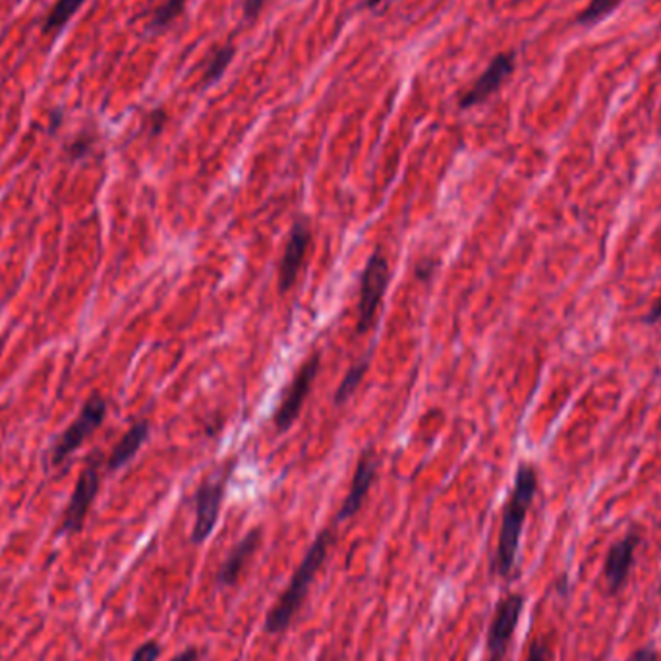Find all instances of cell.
Returning a JSON list of instances; mask_svg holds the SVG:
<instances>
[{
  "label": "cell",
  "instance_id": "cell-1",
  "mask_svg": "<svg viewBox=\"0 0 661 661\" xmlns=\"http://www.w3.org/2000/svg\"><path fill=\"white\" fill-rule=\"evenodd\" d=\"M536 493H538V472L528 462H521V466L516 470L515 485L508 493L507 503L501 515L497 552L493 557V570L497 577L511 578L515 573L524 523Z\"/></svg>",
  "mask_w": 661,
  "mask_h": 661
},
{
  "label": "cell",
  "instance_id": "cell-2",
  "mask_svg": "<svg viewBox=\"0 0 661 661\" xmlns=\"http://www.w3.org/2000/svg\"><path fill=\"white\" fill-rule=\"evenodd\" d=\"M333 538H335L333 528H325L312 542V546H309L308 552L304 555L298 569L294 570L291 583L283 590V594L279 596L277 604L271 608L270 613L265 617L263 629L271 637L283 634L293 625L294 617L301 611L304 600L308 596L309 586L316 580L319 570L324 567Z\"/></svg>",
  "mask_w": 661,
  "mask_h": 661
},
{
  "label": "cell",
  "instance_id": "cell-3",
  "mask_svg": "<svg viewBox=\"0 0 661 661\" xmlns=\"http://www.w3.org/2000/svg\"><path fill=\"white\" fill-rule=\"evenodd\" d=\"M234 466H237V461L223 464L213 474L203 478L200 487L196 490V495H193V516L196 518H193L192 526V544L196 546L208 542L209 536L216 531Z\"/></svg>",
  "mask_w": 661,
  "mask_h": 661
},
{
  "label": "cell",
  "instance_id": "cell-4",
  "mask_svg": "<svg viewBox=\"0 0 661 661\" xmlns=\"http://www.w3.org/2000/svg\"><path fill=\"white\" fill-rule=\"evenodd\" d=\"M391 281L389 262L379 250L369 255L366 267L361 271L358 309H356V330L364 335L376 324L377 309L381 306L385 291Z\"/></svg>",
  "mask_w": 661,
  "mask_h": 661
},
{
  "label": "cell",
  "instance_id": "cell-5",
  "mask_svg": "<svg viewBox=\"0 0 661 661\" xmlns=\"http://www.w3.org/2000/svg\"><path fill=\"white\" fill-rule=\"evenodd\" d=\"M319 366H322V354L314 350L306 360L302 361L301 368L296 369L293 381L286 385L283 399L279 402L275 416H273V423L281 433L291 430L293 423L298 420L302 407L308 399L309 391H312L314 381H316Z\"/></svg>",
  "mask_w": 661,
  "mask_h": 661
},
{
  "label": "cell",
  "instance_id": "cell-6",
  "mask_svg": "<svg viewBox=\"0 0 661 661\" xmlns=\"http://www.w3.org/2000/svg\"><path fill=\"white\" fill-rule=\"evenodd\" d=\"M107 400L103 399L101 395H93L85 400L84 408L80 410L76 420L70 423L69 430L64 431L54 443L53 453H51L54 466H62L80 447L84 445L87 439L92 438L95 431L99 430L101 423L107 416Z\"/></svg>",
  "mask_w": 661,
  "mask_h": 661
},
{
  "label": "cell",
  "instance_id": "cell-7",
  "mask_svg": "<svg viewBox=\"0 0 661 661\" xmlns=\"http://www.w3.org/2000/svg\"><path fill=\"white\" fill-rule=\"evenodd\" d=\"M524 609L523 594H507L501 598L495 613H493L492 625L487 631L485 640V654L487 661H503L507 655L511 640L515 637L516 627L521 621Z\"/></svg>",
  "mask_w": 661,
  "mask_h": 661
},
{
  "label": "cell",
  "instance_id": "cell-8",
  "mask_svg": "<svg viewBox=\"0 0 661 661\" xmlns=\"http://www.w3.org/2000/svg\"><path fill=\"white\" fill-rule=\"evenodd\" d=\"M99 487L101 476L97 462H90L77 478L76 487L72 492L69 505L62 513L61 526H59L61 536H72L84 528L85 518L92 508L93 501L99 493Z\"/></svg>",
  "mask_w": 661,
  "mask_h": 661
},
{
  "label": "cell",
  "instance_id": "cell-9",
  "mask_svg": "<svg viewBox=\"0 0 661 661\" xmlns=\"http://www.w3.org/2000/svg\"><path fill=\"white\" fill-rule=\"evenodd\" d=\"M309 242H312V224L308 219H298L294 223L293 231L288 232L283 258L279 263V291L281 294L288 293L296 283L302 263L308 254Z\"/></svg>",
  "mask_w": 661,
  "mask_h": 661
},
{
  "label": "cell",
  "instance_id": "cell-10",
  "mask_svg": "<svg viewBox=\"0 0 661 661\" xmlns=\"http://www.w3.org/2000/svg\"><path fill=\"white\" fill-rule=\"evenodd\" d=\"M640 542H642L640 531H631L609 549L604 563V586L609 594L619 592L627 583Z\"/></svg>",
  "mask_w": 661,
  "mask_h": 661
},
{
  "label": "cell",
  "instance_id": "cell-11",
  "mask_svg": "<svg viewBox=\"0 0 661 661\" xmlns=\"http://www.w3.org/2000/svg\"><path fill=\"white\" fill-rule=\"evenodd\" d=\"M377 464H379V459H377L374 449L361 451L360 459L356 462L348 495L338 508L337 521H348V518L358 515V511L364 505V501L368 497L369 490L374 485V480H376Z\"/></svg>",
  "mask_w": 661,
  "mask_h": 661
},
{
  "label": "cell",
  "instance_id": "cell-12",
  "mask_svg": "<svg viewBox=\"0 0 661 661\" xmlns=\"http://www.w3.org/2000/svg\"><path fill=\"white\" fill-rule=\"evenodd\" d=\"M513 70H515V53L497 54L490 62V66L485 69L484 74L478 77L469 92L462 95L461 108L476 107L485 99H490L493 93L505 84V80L513 74Z\"/></svg>",
  "mask_w": 661,
  "mask_h": 661
},
{
  "label": "cell",
  "instance_id": "cell-13",
  "mask_svg": "<svg viewBox=\"0 0 661 661\" xmlns=\"http://www.w3.org/2000/svg\"><path fill=\"white\" fill-rule=\"evenodd\" d=\"M262 528H252L237 546L232 547L231 554L227 555L223 565L217 570V586L232 588V586L239 585L248 563L254 557L258 547L262 546Z\"/></svg>",
  "mask_w": 661,
  "mask_h": 661
},
{
  "label": "cell",
  "instance_id": "cell-14",
  "mask_svg": "<svg viewBox=\"0 0 661 661\" xmlns=\"http://www.w3.org/2000/svg\"><path fill=\"white\" fill-rule=\"evenodd\" d=\"M149 431H151L149 423H134L130 430L124 433L123 439L116 443L113 453L108 454V472H116V470L123 469L124 464H128L138 454L144 443H146L147 438H149Z\"/></svg>",
  "mask_w": 661,
  "mask_h": 661
},
{
  "label": "cell",
  "instance_id": "cell-15",
  "mask_svg": "<svg viewBox=\"0 0 661 661\" xmlns=\"http://www.w3.org/2000/svg\"><path fill=\"white\" fill-rule=\"evenodd\" d=\"M85 0H56L53 10L46 15L45 23H43V33L45 35H54L64 30V25L74 18L77 10L84 7Z\"/></svg>",
  "mask_w": 661,
  "mask_h": 661
},
{
  "label": "cell",
  "instance_id": "cell-16",
  "mask_svg": "<svg viewBox=\"0 0 661 661\" xmlns=\"http://www.w3.org/2000/svg\"><path fill=\"white\" fill-rule=\"evenodd\" d=\"M368 368L369 361L360 360L356 361L353 368L346 371V376L343 377V381H340L337 392H335V405H337V407L345 405L346 400L353 399V395L358 391V387H360L361 381H364V376H366Z\"/></svg>",
  "mask_w": 661,
  "mask_h": 661
},
{
  "label": "cell",
  "instance_id": "cell-17",
  "mask_svg": "<svg viewBox=\"0 0 661 661\" xmlns=\"http://www.w3.org/2000/svg\"><path fill=\"white\" fill-rule=\"evenodd\" d=\"M623 0H590L585 10H580L577 15L578 25L590 28L594 23L606 20L613 10H616Z\"/></svg>",
  "mask_w": 661,
  "mask_h": 661
},
{
  "label": "cell",
  "instance_id": "cell-18",
  "mask_svg": "<svg viewBox=\"0 0 661 661\" xmlns=\"http://www.w3.org/2000/svg\"><path fill=\"white\" fill-rule=\"evenodd\" d=\"M232 56H234V46L231 45H223L209 56L208 69L203 74L206 84H216L217 80L223 76L224 70L229 69V64H231Z\"/></svg>",
  "mask_w": 661,
  "mask_h": 661
},
{
  "label": "cell",
  "instance_id": "cell-19",
  "mask_svg": "<svg viewBox=\"0 0 661 661\" xmlns=\"http://www.w3.org/2000/svg\"><path fill=\"white\" fill-rule=\"evenodd\" d=\"M188 0H165L161 7L155 10L154 20H151V28H167L170 22H175L180 12L185 10Z\"/></svg>",
  "mask_w": 661,
  "mask_h": 661
},
{
  "label": "cell",
  "instance_id": "cell-20",
  "mask_svg": "<svg viewBox=\"0 0 661 661\" xmlns=\"http://www.w3.org/2000/svg\"><path fill=\"white\" fill-rule=\"evenodd\" d=\"M159 658H161V644L155 642V640H149V642H144L141 647L136 648L130 661H157Z\"/></svg>",
  "mask_w": 661,
  "mask_h": 661
},
{
  "label": "cell",
  "instance_id": "cell-21",
  "mask_svg": "<svg viewBox=\"0 0 661 661\" xmlns=\"http://www.w3.org/2000/svg\"><path fill=\"white\" fill-rule=\"evenodd\" d=\"M547 658H549V650H547L546 642L544 640H534L531 648H528L526 661H547Z\"/></svg>",
  "mask_w": 661,
  "mask_h": 661
},
{
  "label": "cell",
  "instance_id": "cell-22",
  "mask_svg": "<svg viewBox=\"0 0 661 661\" xmlns=\"http://www.w3.org/2000/svg\"><path fill=\"white\" fill-rule=\"evenodd\" d=\"M629 661H658V652L652 647L640 648Z\"/></svg>",
  "mask_w": 661,
  "mask_h": 661
},
{
  "label": "cell",
  "instance_id": "cell-23",
  "mask_svg": "<svg viewBox=\"0 0 661 661\" xmlns=\"http://www.w3.org/2000/svg\"><path fill=\"white\" fill-rule=\"evenodd\" d=\"M265 2H267V0H244V2H242V8H244V15H246V18H255V15H258V12L262 10L263 4H265Z\"/></svg>",
  "mask_w": 661,
  "mask_h": 661
},
{
  "label": "cell",
  "instance_id": "cell-24",
  "mask_svg": "<svg viewBox=\"0 0 661 661\" xmlns=\"http://www.w3.org/2000/svg\"><path fill=\"white\" fill-rule=\"evenodd\" d=\"M170 661H200V650L196 647H188Z\"/></svg>",
  "mask_w": 661,
  "mask_h": 661
},
{
  "label": "cell",
  "instance_id": "cell-25",
  "mask_svg": "<svg viewBox=\"0 0 661 661\" xmlns=\"http://www.w3.org/2000/svg\"><path fill=\"white\" fill-rule=\"evenodd\" d=\"M642 322H644L647 325H655L658 322H661V296L658 298V302H655L654 306H652V309H650L647 316H644Z\"/></svg>",
  "mask_w": 661,
  "mask_h": 661
},
{
  "label": "cell",
  "instance_id": "cell-26",
  "mask_svg": "<svg viewBox=\"0 0 661 661\" xmlns=\"http://www.w3.org/2000/svg\"><path fill=\"white\" fill-rule=\"evenodd\" d=\"M660 134H661V130H660Z\"/></svg>",
  "mask_w": 661,
  "mask_h": 661
}]
</instances>
